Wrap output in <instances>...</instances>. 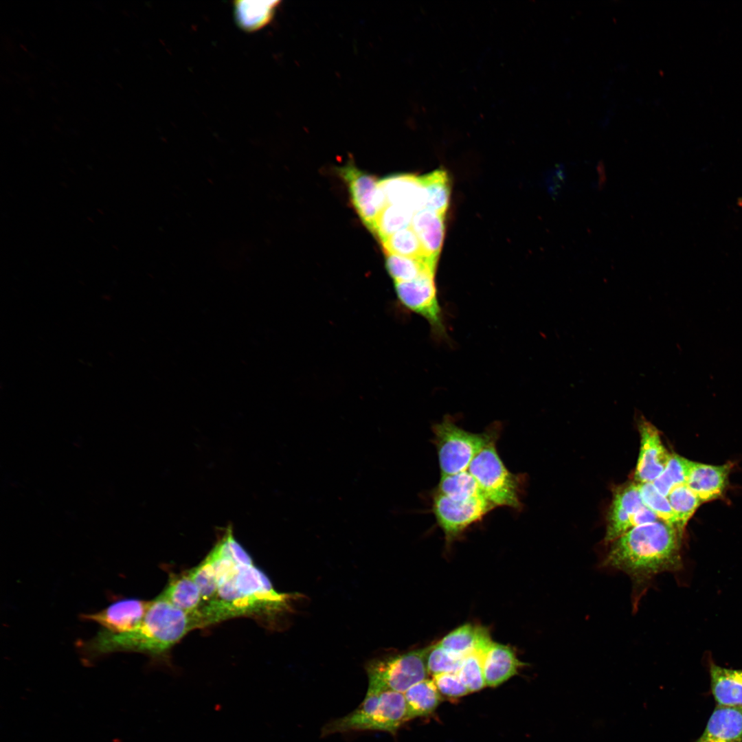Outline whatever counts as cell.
Returning <instances> with one entry per match:
<instances>
[{
    "mask_svg": "<svg viewBox=\"0 0 742 742\" xmlns=\"http://www.w3.org/2000/svg\"><path fill=\"white\" fill-rule=\"evenodd\" d=\"M387 204L396 205L413 212L425 206V192L419 176L399 174L379 181Z\"/></svg>",
    "mask_w": 742,
    "mask_h": 742,
    "instance_id": "cell-13",
    "label": "cell"
},
{
    "mask_svg": "<svg viewBox=\"0 0 742 742\" xmlns=\"http://www.w3.org/2000/svg\"><path fill=\"white\" fill-rule=\"evenodd\" d=\"M427 648L374 660L366 665L369 689L404 693L427 679Z\"/></svg>",
    "mask_w": 742,
    "mask_h": 742,
    "instance_id": "cell-7",
    "label": "cell"
},
{
    "mask_svg": "<svg viewBox=\"0 0 742 742\" xmlns=\"http://www.w3.org/2000/svg\"><path fill=\"white\" fill-rule=\"evenodd\" d=\"M340 172L348 184L354 207L371 231L379 214L387 205L379 181L352 165L341 168Z\"/></svg>",
    "mask_w": 742,
    "mask_h": 742,
    "instance_id": "cell-9",
    "label": "cell"
},
{
    "mask_svg": "<svg viewBox=\"0 0 742 742\" xmlns=\"http://www.w3.org/2000/svg\"><path fill=\"white\" fill-rule=\"evenodd\" d=\"M150 601L135 598L118 600L97 613L85 616L94 621L106 631L120 633L136 628L143 620Z\"/></svg>",
    "mask_w": 742,
    "mask_h": 742,
    "instance_id": "cell-12",
    "label": "cell"
},
{
    "mask_svg": "<svg viewBox=\"0 0 742 742\" xmlns=\"http://www.w3.org/2000/svg\"><path fill=\"white\" fill-rule=\"evenodd\" d=\"M695 742H742V708L717 705Z\"/></svg>",
    "mask_w": 742,
    "mask_h": 742,
    "instance_id": "cell-15",
    "label": "cell"
},
{
    "mask_svg": "<svg viewBox=\"0 0 742 742\" xmlns=\"http://www.w3.org/2000/svg\"><path fill=\"white\" fill-rule=\"evenodd\" d=\"M438 262L428 258H413L386 254L385 267L394 284L435 278Z\"/></svg>",
    "mask_w": 742,
    "mask_h": 742,
    "instance_id": "cell-20",
    "label": "cell"
},
{
    "mask_svg": "<svg viewBox=\"0 0 742 742\" xmlns=\"http://www.w3.org/2000/svg\"><path fill=\"white\" fill-rule=\"evenodd\" d=\"M409 721L404 693L368 688L359 706L350 713L330 721L322 729L321 735L351 731H382L395 734Z\"/></svg>",
    "mask_w": 742,
    "mask_h": 742,
    "instance_id": "cell-4",
    "label": "cell"
},
{
    "mask_svg": "<svg viewBox=\"0 0 742 742\" xmlns=\"http://www.w3.org/2000/svg\"><path fill=\"white\" fill-rule=\"evenodd\" d=\"M194 629L190 614L158 596L150 601L143 620L136 628L120 633L102 630L86 643L85 649L92 655L115 651L159 655Z\"/></svg>",
    "mask_w": 742,
    "mask_h": 742,
    "instance_id": "cell-3",
    "label": "cell"
},
{
    "mask_svg": "<svg viewBox=\"0 0 742 742\" xmlns=\"http://www.w3.org/2000/svg\"><path fill=\"white\" fill-rule=\"evenodd\" d=\"M732 464L712 465L693 462L686 485L703 503L720 498L728 483Z\"/></svg>",
    "mask_w": 742,
    "mask_h": 742,
    "instance_id": "cell-14",
    "label": "cell"
},
{
    "mask_svg": "<svg viewBox=\"0 0 742 742\" xmlns=\"http://www.w3.org/2000/svg\"><path fill=\"white\" fill-rule=\"evenodd\" d=\"M644 506L636 482L627 483L617 488L607 516L605 543H610L633 528V518Z\"/></svg>",
    "mask_w": 742,
    "mask_h": 742,
    "instance_id": "cell-11",
    "label": "cell"
},
{
    "mask_svg": "<svg viewBox=\"0 0 742 742\" xmlns=\"http://www.w3.org/2000/svg\"><path fill=\"white\" fill-rule=\"evenodd\" d=\"M640 449L634 473L637 484L653 482L664 471L671 453L664 447L657 429L642 414L636 417Z\"/></svg>",
    "mask_w": 742,
    "mask_h": 742,
    "instance_id": "cell-10",
    "label": "cell"
},
{
    "mask_svg": "<svg viewBox=\"0 0 742 742\" xmlns=\"http://www.w3.org/2000/svg\"><path fill=\"white\" fill-rule=\"evenodd\" d=\"M296 596L278 592L254 563H239L220 577L215 597L202 603L195 616L199 628L244 616L269 620L290 611Z\"/></svg>",
    "mask_w": 742,
    "mask_h": 742,
    "instance_id": "cell-1",
    "label": "cell"
},
{
    "mask_svg": "<svg viewBox=\"0 0 742 742\" xmlns=\"http://www.w3.org/2000/svg\"><path fill=\"white\" fill-rule=\"evenodd\" d=\"M431 512L447 543L460 537L468 528L483 520L495 507L485 497L468 501H453L432 491Z\"/></svg>",
    "mask_w": 742,
    "mask_h": 742,
    "instance_id": "cell-8",
    "label": "cell"
},
{
    "mask_svg": "<svg viewBox=\"0 0 742 742\" xmlns=\"http://www.w3.org/2000/svg\"><path fill=\"white\" fill-rule=\"evenodd\" d=\"M199 587L203 603L212 600L217 592L218 581L213 565L206 556L197 566L187 572Z\"/></svg>",
    "mask_w": 742,
    "mask_h": 742,
    "instance_id": "cell-33",
    "label": "cell"
},
{
    "mask_svg": "<svg viewBox=\"0 0 742 742\" xmlns=\"http://www.w3.org/2000/svg\"><path fill=\"white\" fill-rule=\"evenodd\" d=\"M445 216V214L423 209L414 214L411 223L427 256L436 262L444 241Z\"/></svg>",
    "mask_w": 742,
    "mask_h": 742,
    "instance_id": "cell-17",
    "label": "cell"
},
{
    "mask_svg": "<svg viewBox=\"0 0 742 742\" xmlns=\"http://www.w3.org/2000/svg\"><path fill=\"white\" fill-rule=\"evenodd\" d=\"M415 213L403 207L387 204L380 212L371 230L380 240L411 226Z\"/></svg>",
    "mask_w": 742,
    "mask_h": 742,
    "instance_id": "cell-25",
    "label": "cell"
},
{
    "mask_svg": "<svg viewBox=\"0 0 742 742\" xmlns=\"http://www.w3.org/2000/svg\"><path fill=\"white\" fill-rule=\"evenodd\" d=\"M381 242L386 254L413 258H428L417 234L411 226L393 234Z\"/></svg>",
    "mask_w": 742,
    "mask_h": 742,
    "instance_id": "cell-29",
    "label": "cell"
},
{
    "mask_svg": "<svg viewBox=\"0 0 742 742\" xmlns=\"http://www.w3.org/2000/svg\"><path fill=\"white\" fill-rule=\"evenodd\" d=\"M638 484L644 504L649 508L660 520L677 529L676 516L667 497L660 493L652 482Z\"/></svg>",
    "mask_w": 742,
    "mask_h": 742,
    "instance_id": "cell-31",
    "label": "cell"
},
{
    "mask_svg": "<svg viewBox=\"0 0 742 742\" xmlns=\"http://www.w3.org/2000/svg\"><path fill=\"white\" fill-rule=\"evenodd\" d=\"M463 657L453 654L445 649L439 643L427 648L426 665L428 674L433 675L458 672Z\"/></svg>",
    "mask_w": 742,
    "mask_h": 742,
    "instance_id": "cell-32",
    "label": "cell"
},
{
    "mask_svg": "<svg viewBox=\"0 0 742 742\" xmlns=\"http://www.w3.org/2000/svg\"><path fill=\"white\" fill-rule=\"evenodd\" d=\"M492 642L486 628L465 624L446 635L439 644L448 651L464 657L475 651L486 652Z\"/></svg>",
    "mask_w": 742,
    "mask_h": 742,
    "instance_id": "cell-19",
    "label": "cell"
},
{
    "mask_svg": "<svg viewBox=\"0 0 742 742\" xmlns=\"http://www.w3.org/2000/svg\"><path fill=\"white\" fill-rule=\"evenodd\" d=\"M409 720L428 716L439 706L442 696L433 679H425L404 693Z\"/></svg>",
    "mask_w": 742,
    "mask_h": 742,
    "instance_id": "cell-22",
    "label": "cell"
},
{
    "mask_svg": "<svg viewBox=\"0 0 742 742\" xmlns=\"http://www.w3.org/2000/svg\"><path fill=\"white\" fill-rule=\"evenodd\" d=\"M431 442L436 450L440 475L467 471L474 458L486 447L497 442L502 424L495 422L480 433L458 426L451 416L433 425Z\"/></svg>",
    "mask_w": 742,
    "mask_h": 742,
    "instance_id": "cell-5",
    "label": "cell"
},
{
    "mask_svg": "<svg viewBox=\"0 0 742 742\" xmlns=\"http://www.w3.org/2000/svg\"><path fill=\"white\" fill-rule=\"evenodd\" d=\"M434 491L458 502L484 496L477 481L468 471L440 475V481Z\"/></svg>",
    "mask_w": 742,
    "mask_h": 742,
    "instance_id": "cell-24",
    "label": "cell"
},
{
    "mask_svg": "<svg viewBox=\"0 0 742 742\" xmlns=\"http://www.w3.org/2000/svg\"><path fill=\"white\" fill-rule=\"evenodd\" d=\"M682 536L660 519L634 527L610 543L603 565L627 574L639 598L655 576L681 567Z\"/></svg>",
    "mask_w": 742,
    "mask_h": 742,
    "instance_id": "cell-2",
    "label": "cell"
},
{
    "mask_svg": "<svg viewBox=\"0 0 742 742\" xmlns=\"http://www.w3.org/2000/svg\"><path fill=\"white\" fill-rule=\"evenodd\" d=\"M738 205L742 207V197L738 199Z\"/></svg>",
    "mask_w": 742,
    "mask_h": 742,
    "instance_id": "cell-35",
    "label": "cell"
},
{
    "mask_svg": "<svg viewBox=\"0 0 742 742\" xmlns=\"http://www.w3.org/2000/svg\"><path fill=\"white\" fill-rule=\"evenodd\" d=\"M467 471L477 481L485 498L495 508L522 510L525 474L513 473L506 468L497 452L496 442L484 448Z\"/></svg>",
    "mask_w": 742,
    "mask_h": 742,
    "instance_id": "cell-6",
    "label": "cell"
},
{
    "mask_svg": "<svg viewBox=\"0 0 742 742\" xmlns=\"http://www.w3.org/2000/svg\"><path fill=\"white\" fill-rule=\"evenodd\" d=\"M710 688L718 706L742 708V669L709 665Z\"/></svg>",
    "mask_w": 742,
    "mask_h": 742,
    "instance_id": "cell-18",
    "label": "cell"
},
{
    "mask_svg": "<svg viewBox=\"0 0 742 742\" xmlns=\"http://www.w3.org/2000/svg\"><path fill=\"white\" fill-rule=\"evenodd\" d=\"M425 192V206L433 212L445 214L449 205L451 184L447 172L439 169L420 176Z\"/></svg>",
    "mask_w": 742,
    "mask_h": 742,
    "instance_id": "cell-23",
    "label": "cell"
},
{
    "mask_svg": "<svg viewBox=\"0 0 742 742\" xmlns=\"http://www.w3.org/2000/svg\"><path fill=\"white\" fill-rule=\"evenodd\" d=\"M433 681L440 695L447 698L458 699L470 693L460 680L457 672L434 675Z\"/></svg>",
    "mask_w": 742,
    "mask_h": 742,
    "instance_id": "cell-34",
    "label": "cell"
},
{
    "mask_svg": "<svg viewBox=\"0 0 742 742\" xmlns=\"http://www.w3.org/2000/svg\"><path fill=\"white\" fill-rule=\"evenodd\" d=\"M278 1L236 2L237 21L247 30L264 26L271 19Z\"/></svg>",
    "mask_w": 742,
    "mask_h": 742,
    "instance_id": "cell-27",
    "label": "cell"
},
{
    "mask_svg": "<svg viewBox=\"0 0 742 742\" xmlns=\"http://www.w3.org/2000/svg\"><path fill=\"white\" fill-rule=\"evenodd\" d=\"M666 497L676 516L677 529L682 535L688 521L703 502L686 484L674 487Z\"/></svg>",
    "mask_w": 742,
    "mask_h": 742,
    "instance_id": "cell-28",
    "label": "cell"
},
{
    "mask_svg": "<svg viewBox=\"0 0 742 742\" xmlns=\"http://www.w3.org/2000/svg\"><path fill=\"white\" fill-rule=\"evenodd\" d=\"M524 664L520 662L513 649L492 642L486 651L483 662L486 685L497 687L517 673Z\"/></svg>",
    "mask_w": 742,
    "mask_h": 742,
    "instance_id": "cell-16",
    "label": "cell"
},
{
    "mask_svg": "<svg viewBox=\"0 0 742 742\" xmlns=\"http://www.w3.org/2000/svg\"><path fill=\"white\" fill-rule=\"evenodd\" d=\"M159 596L188 614L198 609L203 603L199 587L187 572L173 578Z\"/></svg>",
    "mask_w": 742,
    "mask_h": 742,
    "instance_id": "cell-21",
    "label": "cell"
},
{
    "mask_svg": "<svg viewBox=\"0 0 742 742\" xmlns=\"http://www.w3.org/2000/svg\"><path fill=\"white\" fill-rule=\"evenodd\" d=\"M693 462L676 453H671L663 473L652 483L657 491L667 497L672 489L686 484Z\"/></svg>",
    "mask_w": 742,
    "mask_h": 742,
    "instance_id": "cell-26",
    "label": "cell"
},
{
    "mask_svg": "<svg viewBox=\"0 0 742 742\" xmlns=\"http://www.w3.org/2000/svg\"><path fill=\"white\" fill-rule=\"evenodd\" d=\"M486 652L475 651L464 656L457 672L470 693L480 690L486 686L483 666Z\"/></svg>",
    "mask_w": 742,
    "mask_h": 742,
    "instance_id": "cell-30",
    "label": "cell"
}]
</instances>
